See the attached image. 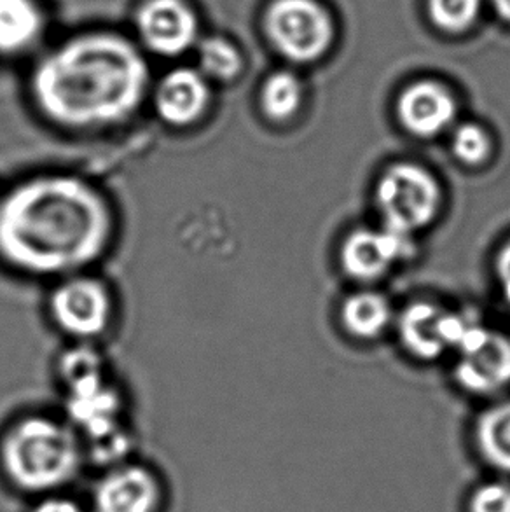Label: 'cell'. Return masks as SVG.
<instances>
[{"instance_id":"cell-6","label":"cell","mask_w":510,"mask_h":512,"mask_svg":"<svg viewBox=\"0 0 510 512\" xmlns=\"http://www.w3.org/2000/svg\"><path fill=\"white\" fill-rule=\"evenodd\" d=\"M374 203L386 229L413 236L430 226L441 212V182L421 165L395 163L381 173Z\"/></svg>"},{"instance_id":"cell-20","label":"cell","mask_w":510,"mask_h":512,"mask_svg":"<svg viewBox=\"0 0 510 512\" xmlns=\"http://www.w3.org/2000/svg\"><path fill=\"white\" fill-rule=\"evenodd\" d=\"M451 151L456 160L467 167H481L490 160L493 140L488 130L477 123L456 126L451 137Z\"/></svg>"},{"instance_id":"cell-18","label":"cell","mask_w":510,"mask_h":512,"mask_svg":"<svg viewBox=\"0 0 510 512\" xmlns=\"http://www.w3.org/2000/svg\"><path fill=\"white\" fill-rule=\"evenodd\" d=\"M196 69L214 86L235 83L242 76L245 60L235 42L226 37L212 35L200 39L196 46Z\"/></svg>"},{"instance_id":"cell-16","label":"cell","mask_w":510,"mask_h":512,"mask_svg":"<svg viewBox=\"0 0 510 512\" xmlns=\"http://www.w3.org/2000/svg\"><path fill=\"white\" fill-rule=\"evenodd\" d=\"M341 324L357 340H376L392 322V305L380 292H355L341 306Z\"/></svg>"},{"instance_id":"cell-3","label":"cell","mask_w":510,"mask_h":512,"mask_svg":"<svg viewBox=\"0 0 510 512\" xmlns=\"http://www.w3.org/2000/svg\"><path fill=\"white\" fill-rule=\"evenodd\" d=\"M70 422L105 458L125 448L121 432L123 392L107 355L98 345H67L55 364Z\"/></svg>"},{"instance_id":"cell-25","label":"cell","mask_w":510,"mask_h":512,"mask_svg":"<svg viewBox=\"0 0 510 512\" xmlns=\"http://www.w3.org/2000/svg\"><path fill=\"white\" fill-rule=\"evenodd\" d=\"M493 6L497 9V13L504 18V20L510 21V0H491Z\"/></svg>"},{"instance_id":"cell-21","label":"cell","mask_w":510,"mask_h":512,"mask_svg":"<svg viewBox=\"0 0 510 512\" xmlns=\"http://www.w3.org/2000/svg\"><path fill=\"white\" fill-rule=\"evenodd\" d=\"M481 0H428V13L437 27L446 32H463L474 25Z\"/></svg>"},{"instance_id":"cell-22","label":"cell","mask_w":510,"mask_h":512,"mask_svg":"<svg viewBox=\"0 0 510 512\" xmlns=\"http://www.w3.org/2000/svg\"><path fill=\"white\" fill-rule=\"evenodd\" d=\"M470 512H510V486L486 485L477 490Z\"/></svg>"},{"instance_id":"cell-12","label":"cell","mask_w":510,"mask_h":512,"mask_svg":"<svg viewBox=\"0 0 510 512\" xmlns=\"http://www.w3.org/2000/svg\"><path fill=\"white\" fill-rule=\"evenodd\" d=\"M413 254V240L409 235L386 228H360L346 236L339 259L348 277L359 282H374L385 277L393 264Z\"/></svg>"},{"instance_id":"cell-15","label":"cell","mask_w":510,"mask_h":512,"mask_svg":"<svg viewBox=\"0 0 510 512\" xmlns=\"http://www.w3.org/2000/svg\"><path fill=\"white\" fill-rule=\"evenodd\" d=\"M46 32V16L37 0H0V60L32 53Z\"/></svg>"},{"instance_id":"cell-13","label":"cell","mask_w":510,"mask_h":512,"mask_svg":"<svg viewBox=\"0 0 510 512\" xmlns=\"http://www.w3.org/2000/svg\"><path fill=\"white\" fill-rule=\"evenodd\" d=\"M458 114L453 91L446 84L423 79L409 84L397 100V118L407 133L434 139L455 123Z\"/></svg>"},{"instance_id":"cell-4","label":"cell","mask_w":510,"mask_h":512,"mask_svg":"<svg viewBox=\"0 0 510 512\" xmlns=\"http://www.w3.org/2000/svg\"><path fill=\"white\" fill-rule=\"evenodd\" d=\"M2 462L16 485L48 492L74 478L81 446L69 423L28 415L13 423L2 439Z\"/></svg>"},{"instance_id":"cell-1","label":"cell","mask_w":510,"mask_h":512,"mask_svg":"<svg viewBox=\"0 0 510 512\" xmlns=\"http://www.w3.org/2000/svg\"><path fill=\"white\" fill-rule=\"evenodd\" d=\"M121 235L116 200L86 173L48 168L0 189V268L51 284L95 271Z\"/></svg>"},{"instance_id":"cell-10","label":"cell","mask_w":510,"mask_h":512,"mask_svg":"<svg viewBox=\"0 0 510 512\" xmlns=\"http://www.w3.org/2000/svg\"><path fill=\"white\" fill-rule=\"evenodd\" d=\"M135 23L142 46L152 55L172 60L200 42V18L187 0H145Z\"/></svg>"},{"instance_id":"cell-14","label":"cell","mask_w":510,"mask_h":512,"mask_svg":"<svg viewBox=\"0 0 510 512\" xmlns=\"http://www.w3.org/2000/svg\"><path fill=\"white\" fill-rule=\"evenodd\" d=\"M159 504V485L142 467H121L105 476L95 492L97 512H154Z\"/></svg>"},{"instance_id":"cell-23","label":"cell","mask_w":510,"mask_h":512,"mask_svg":"<svg viewBox=\"0 0 510 512\" xmlns=\"http://www.w3.org/2000/svg\"><path fill=\"white\" fill-rule=\"evenodd\" d=\"M495 266H497L498 280L504 289L505 299L510 305V240L504 243V247L498 252Z\"/></svg>"},{"instance_id":"cell-2","label":"cell","mask_w":510,"mask_h":512,"mask_svg":"<svg viewBox=\"0 0 510 512\" xmlns=\"http://www.w3.org/2000/svg\"><path fill=\"white\" fill-rule=\"evenodd\" d=\"M152 74L125 35L90 32L49 49L28 77V104L49 130L95 139L133 125L147 109Z\"/></svg>"},{"instance_id":"cell-24","label":"cell","mask_w":510,"mask_h":512,"mask_svg":"<svg viewBox=\"0 0 510 512\" xmlns=\"http://www.w3.org/2000/svg\"><path fill=\"white\" fill-rule=\"evenodd\" d=\"M34 512H83L81 507L76 506L74 502L63 499H49L42 502Z\"/></svg>"},{"instance_id":"cell-5","label":"cell","mask_w":510,"mask_h":512,"mask_svg":"<svg viewBox=\"0 0 510 512\" xmlns=\"http://www.w3.org/2000/svg\"><path fill=\"white\" fill-rule=\"evenodd\" d=\"M119 296L97 270L48 284L44 313L67 345H102L118 327Z\"/></svg>"},{"instance_id":"cell-7","label":"cell","mask_w":510,"mask_h":512,"mask_svg":"<svg viewBox=\"0 0 510 512\" xmlns=\"http://www.w3.org/2000/svg\"><path fill=\"white\" fill-rule=\"evenodd\" d=\"M271 46L290 62H317L334 41L331 14L317 0H273L264 14Z\"/></svg>"},{"instance_id":"cell-19","label":"cell","mask_w":510,"mask_h":512,"mask_svg":"<svg viewBox=\"0 0 510 512\" xmlns=\"http://www.w3.org/2000/svg\"><path fill=\"white\" fill-rule=\"evenodd\" d=\"M476 434L483 457L500 471L510 472V401L483 413Z\"/></svg>"},{"instance_id":"cell-17","label":"cell","mask_w":510,"mask_h":512,"mask_svg":"<svg viewBox=\"0 0 510 512\" xmlns=\"http://www.w3.org/2000/svg\"><path fill=\"white\" fill-rule=\"evenodd\" d=\"M303 83L289 70L269 74L259 88V111L273 125H282L296 116L303 105Z\"/></svg>"},{"instance_id":"cell-8","label":"cell","mask_w":510,"mask_h":512,"mask_svg":"<svg viewBox=\"0 0 510 512\" xmlns=\"http://www.w3.org/2000/svg\"><path fill=\"white\" fill-rule=\"evenodd\" d=\"M215 104V86L196 67H173L152 81L149 104L159 125L191 133L207 125Z\"/></svg>"},{"instance_id":"cell-9","label":"cell","mask_w":510,"mask_h":512,"mask_svg":"<svg viewBox=\"0 0 510 512\" xmlns=\"http://www.w3.org/2000/svg\"><path fill=\"white\" fill-rule=\"evenodd\" d=\"M455 378L460 387L488 395L510 385V338L470 322L456 346Z\"/></svg>"},{"instance_id":"cell-11","label":"cell","mask_w":510,"mask_h":512,"mask_svg":"<svg viewBox=\"0 0 510 512\" xmlns=\"http://www.w3.org/2000/svg\"><path fill=\"white\" fill-rule=\"evenodd\" d=\"M470 320L428 301H414L399 319L400 343L416 359L435 360L456 348Z\"/></svg>"}]
</instances>
